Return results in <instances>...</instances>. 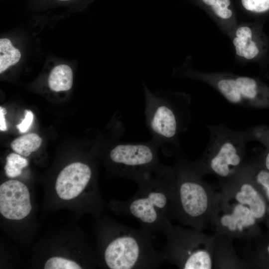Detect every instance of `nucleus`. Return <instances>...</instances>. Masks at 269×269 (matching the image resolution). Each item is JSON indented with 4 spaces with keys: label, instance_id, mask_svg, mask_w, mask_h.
I'll return each mask as SVG.
<instances>
[{
    "label": "nucleus",
    "instance_id": "nucleus-23",
    "mask_svg": "<svg viewBox=\"0 0 269 269\" xmlns=\"http://www.w3.org/2000/svg\"><path fill=\"white\" fill-rule=\"evenodd\" d=\"M6 113V109L2 107H0V130L5 131L7 130V126L5 121V115Z\"/></svg>",
    "mask_w": 269,
    "mask_h": 269
},
{
    "label": "nucleus",
    "instance_id": "nucleus-26",
    "mask_svg": "<svg viewBox=\"0 0 269 269\" xmlns=\"http://www.w3.org/2000/svg\"><path fill=\"white\" fill-rule=\"evenodd\" d=\"M259 140H263V141H266L267 143H268L269 144V138H262V139H260Z\"/></svg>",
    "mask_w": 269,
    "mask_h": 269
},
{
    "label": "nucleus",
    "instance_id": "nucleus-9",
    "mask_svg": "<svg viewBox=\"0 0 269 269\" xmlns=\"http://www.w3.org/2000/svg\"><path fill=\"white\" fill-rule=\"evenodd\" d=\"M93 171L87 164L77 162L65 166L59 173L55 185L58 196L65 200L80 195L91 183Z\"/></svg>",
    "mask_w": 269,
    "mask_h": 269
},
{
    "label": "nucleus",
    "instance_id": "nucleus-5",
    "mask_svg": "<svg viewBox=\"0 0 269 269\" xmlns=\"http://www.w3.org/2000/svg\"><path fill=\"white\" fill-rule=\"evenodd\" d=\"M174 168L175 179L168 215L183 223L196 226L208 208L206 189L199 179V173L181 157L177 158Z\"/></svg>",
    "mask_w": 269,
    "mask_h": 269
},
{
    "label": "nucleus",
    "instance_id": "nucleus-7",
    "mask_svg": "<svg viewBox=\"0 0 269 269\" xmlns=\"http://www.w3.org/2000/svg\"><path fill=\"white\" fill-rule=\"evenodd\" d=\"M195 78L216 89L228 102L244 107L269 105L267 89L255 78L227 73H200Z\"/></svg>",
    "mask_w": 269,
    "mask_h": 269
},
{
    "label": "nucleus",
    "instance_id": "nucleus-15",
    "mask_svg": "<svg viewBox=\"0 0 269 269\" xmlns=\"http://www.w3.org/2000/svg\"><path fill=\"white\" fill-rule=\"evenodd\" d=\"M19 50L12 45L7 38L0 40V73H2L9 67L15 64L20 60Z\"/></svg>",
    "mask_w": 269,
    "mask_h": 269
},
{
    "label": "nucleus",
    "instance_id": "nucleus-8",
    "mask_svg": "<svg viewBox=\"0 0 269 269\" xmlns=\"http://www.w3.org/2000/svg\"><path fill=\"white\" fill-rule=\"evenodd\" d=\"M32 206L27 186L16 180H9L0 186V213L5 218L19 220L30 212Z\"/></svg>",
    "mask_w": 269,
    "mask_h": 269
},
{
    "label": "nucleus",
    "instance_id": "nucleus-14",
    "mask_svg": "<svg viewBox=\"0 0 269 269\" xmlns=\"http://www.w3.org/2000/svg\"><path fill=\"white\" fill-rule=\"evenodd\" d=\"M41 138L35 133H30L21 135L14 139L10 144L11 148L17 153L28 156L40 147Z\"/></svg>",
    "mask_w": 269,
    "mask_h": 269
},
{
    "label": "nucleus",
    "instance_id": "nucleus-11",
    "mask_svg": "<svg viewBox=\"0 0 269 269\" xmlns=\"http://www.w3.org/2000/svg\"><path fill=\"white\" fill-rule=\"evenodd\" d=\"M233 44L236 55L246 60H252L259 54L260 48L253 28L247 25L238 27L234 32Z\"/></svg>",
    "mask_w": 269,
    "mask_h": 269
},
{
    "label": "nucleus",
    "instance_id": "nucleus-2",
    "mask_svg": "<svg viewBox=\"0 0 269 269\" xmlns=\"http://www.w3.org/2000/svg\"><path fill=\"white\" fill-rule=\"evenodd\" d=\"M101 235V258L110 269H154L164 260L151 233L115 221L106 224Z\"/></svg>",
    "mask_w": 269,
    "mask_h": 269
},
{
    "label": "nucleus",
    "instance_id": "nucleus-6",
    "mask_svg": "<svg viewBox=\"0 0 269 269\" xmlns=\"http://www.w3.org/2000/svg\"><path fill=\"white\" fill-rule=\"evenodd\" d=\"M154 141L119 143L111 149L109 158L115 174L136 184L164 166L158 157Z\"/></svg>",
    "mask_w": 269,
    "mask_h": 269
},
{
    "label": "nucleus",
    "instance_id": "nucleus-24",
    "mask_svg": "<svg viewBox=\"0 0 269 269\" xmlns=\"http://www.w3.org/2000/svg\"><path fill=\"white\" fill-rule=\"evenodd\" d=\"M265 166L266 168L269 170V151L266 155L265 158Z\"/></svg>",
    "mask_w": 269,
    "mask_h": 269
},
{
    "label": "nucleus",
    "instance_id": "nucleus-12",
    "mask_svg": "<svg viewBox=\"0 0 269 269\" xmlns=\"http://www.w3.org/2000/svg\"><path fill=\"white\" fill-rule=\"evenodd\" d=\"M255 219L247 206L239 203L235 205L232 213L222 217L221 223L231 231H242L244 228L253 225Z\"/></svg>",
    "mask_w": 269,
    "mask_h": 269
},
{
    "label": "nucleus",
    "instance_id": "nucleus-20",
    "mask_svg": "<svg viewBox=\"0 0 269 269\" xmlns=\"http://www.w3.org/2000/svg\"><path fill=\"white\" fill-rule=\"evenodd\" d=\"M244 7L247 10L262 13L269 10V0H241Z\"/></svg>",
    "mask_w": 269,
    "mask_h": 269
},
{
    "label": "nucleus",
    "instance_id": "nucleus-1",
    "mask_svg": "<svg viewBox=\"0 0 269 269\" xmlns=\"http://www.w3.org/2000/svg\"><path fill=\"white\" fill-rule=\"evenodd\" d=\"M175 179L174 168L164 165L138 182V189L132 197L113 201L111 208L119 215L137 220L140 228L151 234L166 236L174 228L168 210Z\"/></svg>",
    "mask_w": 269,
    "mask_h": 269
},
{
    "label": "nucleus",
    "instance_id": "nucleus-3",
    "mask_svg": "<svg viewBox=\"0 0 269 269\" xmlns=\"http://www.w3.org/2000/svg\"><path fill=\"white\" fill-rule=\"evenodd\" d=\"M209 141L202 157L190 163L199 174L213 173L232 177L243 168L246 145L251 140L247 130L236 131L226 124L208 125Z\"/></svg>",
    "mask_w": 269,
    "mask_h": 269
},
{
    "label": "nucleus",
    "instance_id": "nucleus-17",
    "mask_svg": "<svg viewBox=\"0 0 269 269\" xmlns=\"http://www.w3.org/2000/svg\"><path fill=\"white\" fill-rule=\"evenodd\" d=\"M28 164L27 160L22 155L15 153H9L6 157L5 174L9 177H16L21 174L22 169Z\"/></svg>",
    "mask_w": 269,
    "mask_h": 269
},
{
    "label": "nucleus",
    "instance_id": "nucleus-21",
    "mask_svg": "<svg viewBox=\"0 0 269 269\" xmlns=\"http://www.w3.org/2000/svg\"><path fill=\"white\" fill-rule=\"evenodd\" d=\"M33 120V114L30 110L25 111V116L21 122L16 126L20 133L27 132L30 128Z\"/></svg>",
    "mask_w": 269,
    "mask_h": 269
},
{
    "label": "nucleus",
    "instance_id": "nucleus-29",
    "mask_svg": "<svg viewBox=\"0 0 269 269\" xmlns=\"http://www.w3.org/2000/svg\"><path fill=\"white\" fill-rule=\"evenodd\" d=\"M62 0V1H67V0Z\"/></svg>",
    "mask_w": 269,
    "mask_h": 269
},
{
    "label": "nucleus",
    "instance_id": "nucleus-28",
    "mask_svg": "<svg viewBox=\"0 0 269 269\" xmlns=\"http://www.w3.org/2000/svg\"><path fill=\"white\" fill-rule=\"evenodd\" d=\"M268 252L269 253V246L268 247Z\"/></svg>",
    "mask_w": 269,
    "mask_h": 269
},
{
    "label": "nucleus",
    "instance_id": "nucleus-16",
    "mask_svg": "<svg viewBox=\"0 0 269 269\" xmlns=\"http://www.w3.org/2000/svg\"><path fill=\"white\" fill-rule=\"evenodd\" d=\"M180 268L184 269H211L212 261L210 255L206 250L199 248L190 255Z\"/></svg>",
    "mask_w": 269,
    "mask_h": 269
},
{
    "label": "nucleus",
    "instance_id": "nucleus-22",
    "mask_svg": "<svg viewBox=\"0 0 269 269\" xmlns=\"http://www.w3.org/2000/svg\"><path fill=\"white\" fill-rule=\"evenodd\" d=\"M256 180L266 189L269 188V172L261 170L256 175Z\"/></svg>",
    "mask_w": 269,
    "mask_h": 269
},
{
    "label": "nucleus",
    "instance_id": "nucleus-4",
    "mask_svg": "<svg viewBox=\"0 0 269 269\" xmlns=\"http://www.w3.org/2000/svg\"><path fill=\"white\" fill-rule=\"evenodd\" d=\"M190 98L178 94L168 99L147 100L145 114L147 125L158 146H166L173 154L179 147V137L188 129L191 121Z\"/></svg>",
    "mask_w": 269,
    "mask_h": 269
},
{
    "label": "nucleus",
    "instance_id": "nucleus-25",
    "mask_svg": "<svg viewBox=\"0 0 269 269\" xmlns=\"http://www.w3.org/2000/svg\"><path fill=\"white\" fill-rule=\"evenodd\" d=\"M206 5L211 6L216 0H202Z\"/></svg>",
    "mask_w": 269,
    "mask_h": 269
},
{
    "label": "nucleus",
    "instance_id": "nucleus-13",
    "mask_svg": "<svg viewBox=\"0 0 269 269\" xmlns=\"http://www.w3.org/2000/svg\"><path fill=\"white\" fill-rule=\"evenodd\" d=\"M73 84V72L67 65H59L51 71L48 78L49 88L55 92L70 90Z\"/></svg>",
    "mask_w": 269,
    "mask_h": 269
},
{
    "label": "nucleus",
    "instance_id": "nucleus-18",
    "mask_svg": "<svg viewBox=\"0 0 269 269\" xmlns=\"http://www.w3.org/2000/svg\"><path fill=\"white\" fill-rule=\"evenodd\" d=\"M82 266L76 262L62 257H53L47 260L45 269H81Z\"/></svg>",
    "mask_w": 269,
    "mask_h": 269
},
{
    "label": "nucleus",
    "instance_id": "nucleus-10",
    "mask_svg": "<svg viewBox=\"0 0 269 269\" xmlns=\"http://www.w3.org/2000/svg\"><path fill=\"white\" fill-rule=\"evenodd\" d=\"M241 182L240 191L236 194L238 203L248 205L255 218L263 217L266 212V204L258 191L247 181L248 173L245 166L238 173Z\"/></svg>",
    "mask_w": 269,
    "mask_h": 269
},
{
    "label": "nucleus",
    "instance_id": "nucleus-19",
    "mask_svg": "<svg viewBox=\"0 0 269 269\" xmlns=\"http://www.w3.org/2000/svg\"><path fill=\"white\" fill-rule=\"evenodd\" d=\"M230 4V0H216L211 7L218 17L228 19L233 14L232 10L228 8Z\"/></svg>",
    "mask_w": 269,
    "mask_h": 269
},
{
    "label": "nucleus",
    "instance_id": "nucleus-27",
    "mask_svg": "<svg viewBox=\"0 0 269 269\" xmlns=\"http://www.w3.org/2000/svg\"><path fill=\"white\" fill-rule=\"evenodd\" d=\"M266 190H267V196L268 198H269V188L266 189Z\"/></svg>",
    "mask_w": 269,
    "mask_h": 269
}]
</instances>
